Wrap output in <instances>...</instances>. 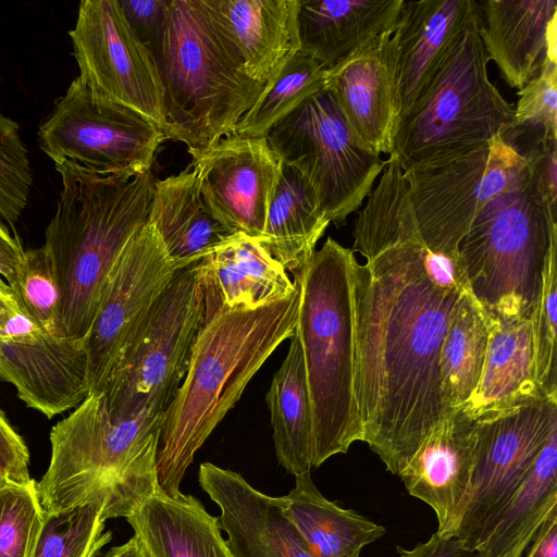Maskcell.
<instances>
[{"instance_id":"83f0119b","label":"cell","mask_w":557,"mask_h":557,"mask_svg":"<svg viewBox=\"0 0 557 557\" xmlns=\"http://www.w3.org/2000/svg\"><path fill=\"white\" fill-rule=\"evenodd\" d=\"M487 318L490 339L482 375L460 408L473 420L544 399L535 382L532 318Z\"/></svg>"},{"instance_id":"4dcf8cb0","label":"cell","mask_w":557,"mask_h":557,"mask_svg":"<svg viewBox=\"0 0 557 557\" xmlns=\"http://www.w3.org/2000/svg\"><path fill=\"white\" fill-rule=\"evenodd\" d=\"M330 223L308 181L283 164L261 244L286 271L296 275L315 251Z\"/></svg>"},{"instance_id":"f1b7e54d","label":"cell","mask_w":557,"mask_h":557,"mask_svg":"<svg viewBox=\"0 0 557 557\" xmlns=\"http://www.w3.org/2000/svg\"><path fill=\"white\" fill-rule=\"evenodd\" d=\"M557 513V419L517 492L481 537L478 557H522L544 522Z\"/></svg>"},{"instance_id":"b9f144b4","label":"cell","mask_w":557,"mask_h":557,"mask_svg":"<svg viewBox=\"0 0 557 557\" xmlns=\"http://www.w3.org/2000/svg\"><path fill=\"white\" fill-rule=\"evenodd\" d=\"M119 2L131 28L157 63L162 53L172 0H123Z\"/></svg>"},{"instance_id":"f907efd6","label":"cell","mask_w":557,"mask_h":557,"mask_svg":"<svg viewBox=\"0 0 557 557\" xmlns=\"http://www.w3.org/2000/svg\"><path fill=\"white\" fill-rule=\"evenodd\" d=\"M101 557H144L136 537L133 535L127 542L111 547Z\"/></svg>"},{"instance_id":"681fc988","label":"cell","mask_w":557,"mask_h":557,"mask_svg":"<svg viewBox=\"0 0 557 557\" xmlns=\"http://www.w3.org/2000/svg\"><path fill=\"white\" fill-rule=\"evenodd\" d=\"M18 309L13 290L0 276V330Z\"/></svg>"},{"instance_id":"9a60e30c","label":"cell","mask_w":557,"mask_h":557,"mask_svg":"<svg viewBox=\"0 0 557 557\" xmlns=\"http://www.w3.org/2000/svg\"><path fill=\"white\" fill-rule=\"evenodd\" d=\"M156 230L146 222L111 269L85 336L89 393H100L153 304L176 273Z\"/></svg>"},{"instance_id":"f5cc1de1","label":"cell","mask_w":557,"mask_h":557,"mask_svg":"<svg viewBox=\"0 0 557 557\" xmlns=\"http://www.w3.org/2000/svg\"><path fill=\"white\" fill-rule=\"evenodd\" d=\"M360 554L355 555L354 557H359Z\"/></svg>"},{"instance_id":"8d00e7d4","label":"cell","mask_w":557,"mask_h":557,"mask_svg":"<svg viewBox=\"0 0 557 557\" xmlns=\"http://www.w3.org/2000/svg\"><path fill=\"white\" fill-rule=\"evenodd\" d=\"M42 525L35 480L0 486V557H33Z\"/></svg>"},{"instance_id":"836d02e7","label":"cell","mask_w":557,"mask_h":557,"mask_svg":"<svg viewBox=\"0 0 557 557\" xmlns=\"http://www.w3.org/2000/svg\"><path fill=\"white\" fill-rule=\"evenodd\" d=\"M352 235V251L360 252L367 260L397 244H422L409 186L394 153H389L364 209L358 212Z\"/></svg>"},{"instance_id":"5bb4252c","label":"cell","mask_w":557,"mask_h":557,"mask_svg":"<svg viewBox=\"0 0 557 557\" xmlns=\"http://www.w3.org/2000/svg\"><path fill=\"white\" fill-rule=\"evenodd\" d=\"M77 76L97 97L168 125L158 67L127 23L119 0H83L70 32ZM166 137V136H165Z\"/></svg>"},{"instance_id":"4fadbf2b","label":"cell","mask_w":557,"mask_h":557,"mask_svg":"<svg viewBox=\"0 0 557 557\" xmlns=\"http://www.w3.org/2000/svg\"><path fill=\"white\" fill-rule=\"evenodd\" d=\"M556 419L557 401L536 399L474 420V468L453 533L467 549L475 552L490 524L525 480Z\"/></svg>"},{"instance_id":"7402d4cb","label":"cell","mask_w":557,"mask_h":557,"mask_svg":"<svg viewBox=\"0 0 557 557\" xmlns=\"http://www.w3.org/2000/svg\"><path fill=\"white\" fill-rule=\"evenodd\" d=\"M479 8L475 0H404L393 34L399 115L417 99Z\"/></svg>"},{"instance_id":"74e56055","label":"cell","mask_w":557,"mask_h":557,"mask_svg":"<svg viewBox=\"0 0 557 557\" xmlns=\"http://www.w3.org/2000/svg\"><path fill=\"white\" fill-rule=\"evenodd\" d=\"M11 289L20 308L40 329L64 336L60 287L53 263L44 245L25 251L22 269Z\"/></svg>"},{"instance_id":"52a82bcc","label":"cell","mask_w":557,"mask_h":557,"mask_svg":"<svg viewBox=\"0 0 557 557\" xmlns=\"http://www.w3.org/2000/svg\"><path fill=\"white\" fill-rule=\"evenodd\" d=\"M480 21L479 8L417 99L399 115L391 153L404 172L454 160L497 136L508 138L513 107L488 77Z\"/></svg>"},{"instance_id":"1f68e13d","label":"cell","mask_w":557,"mask_h":557,"mask_svg":"<svg viewBox=\"0 0 557 557\" xmlns=\"http://www.w3.org/2000/svg\"><path fill=\"white\" fill-rule=\"evenodd\" d=\"M285 359L265 396L278 463L294 475L312 468V410L299 338L294 332Z\"/></svg>"},{"instance_id":"cb8c5ba5","label":"cell","mask_w":557,"mask_h":557,"mask_svg":"<svg viewBox=\"0 0 557 557\" xmlns=\"http://www.w3.org/2000/svg\"><path fill=\"white\" fill-rule=\"evenodd\" d=\"M199 268L205 320L219 311L255 309L297 289L261 242L242 233L202 259Z\"/></svg>"},{"instance_id":"816d5d0a","label":"cell","mask_w":557,"mask_h":557,"mask_svg":"<svg viewBox=\"0 0 557 557\" xmlns=\"http://www.w3.org/2000/svg\"><path fill=\"white\" fill-rule=\"evenodd\" d=\"M8 480L4 479V476L0 473V486L4 484Z\"/></svg>"},{"instance_id":"7c38bea8","label":"cell","mask_w":557,"mask_h":557,"mask_svg":"<svg viewBox=\"0 0 557 557\" xmlns=\"http://www.w3.org/2000/svg\"><path fill=\"white\" fill-rule=\"evenodd\" d=\"M166 139L133 110L97 97L76 77L38 128L40 149L53 161L101 174L137 176L150 171Z\"/></svg>"},{"instance_id":"60d3db41","label":"cell","mask_w":557,"mask_h":557,"mask_svg":"<svg viewBox=\"0 0 557 557\" xmlns=\"http://www.w3.org/2000/svg\"><path fill=\"white\" fill-rule=\"evenodd\" d=\"M517 95L508 137L517 138L523 129L535 128L544 137L557 138V62H547Z\"/></svg>"},{"instance_id":"d590c367","label":"cell","mask_w":557,"mask_h":557,"mask_svg":"<svg viewBox=\"0 0 557 557\" xmlns=\"http://www.w3.org/2000/svg\"><path fill=\"white\" fill-rule=\"evenodd\" d=\"M104 504L92 503L49 515L33 557H96L111 542L112 532L104 531Z\"/></svg>"},{"instance_id":"ffe728a7","label":"cell","mask_w":557,"mask_h":557,"mask_svg":"<svg viewBox=\"0 0 557 557\" xmlns=\"http://www.w3.org/2000/svg\"><path fill=\"white\" fill-rule=\"evenodd\" d=\"M475 422L461 409L449 412L426 435L398 473L408 493L429 505L437 534L453 536L475 461Z\"/></svg>"},{"instance_id":"e0dca14e","label":"cell","mask_w":557,"mask_h":557,"mask_svg":"<svg viewBox=\"0 0 557 557\" xmlns=\"http://www.w3.org/2000/svg\"><path fill=\"white\" fill-rule=\"evenodd\" d=\"M188 153L210 210L233 232L261 240L283 168L265 136L234 133Z\"/></svg>"},{"instance_id":"d4e9b609","label":"cell","mask_w":557,"mask_h":557,"mask_svg":"<svg viewBox=\"0 0 557 557\" xmlns=\"http://www.w3.org/2000/svg\"><path fill=\"white\" fill-rule=\"evenodd\" d=\"M147 223L158 233L176 270L200 262L238 234L207 206L191 164L154 182Z\"/></svg>"},{"instance_id":"ab89813d","label":"cell","mask_w":557,"mask_h":557,"mask_svg":"<svg viewBox=\"0 0 557 557\" xmlns=\"http://www.w3.org/2000/svg\"><path fill=\"white\" fill-rule=\"evenodd\" d=\"M32 184L29 154L20 126L0 112V215L12 227L28 202Z\"/></svg>"},{"instance_id":"c3c4849f","label":"cell","mask_w":557,"mask_h":557,"mask_svg":"<svg viewBox=\"0 0 557 557\" xmlns=\"http://www.w3.org/2000/svg\"><path fill=\"white\" fill-rule=\"evenodd\" d=\"M525 557H557V513L544 522L527 549Z\"/></svg>"},{"instance_id":"5b68a950","label":"cell","mask_w":557,"mask_h":557,"mask_svg":"<svg viewBox=\"0 0 557 557\" xmlns=\"http://www.w3.org/2000/svg\"><path fill=\"white\" fill-rule=\"evenodd\" d=\"M354 258L352 249L329 237L294 275L299 288L295 332L312 410V467L363 438L355 395Z\"/></svg>"},{"instance_id":"f546056e","label":"cell","mask_w":557,"mask_h":557,"mask_svg":"<svg viewBox=\"0 0 557 557\" xmlns=\"http://www.w3.org/2000/svg\"><path fill=\"white\" fill-rule=\"evenodd\" d=\"M284 513L317 557H354L385 534V528L326 499L311 472L295 475Z\"/></svg>"},{"instance_id":"ba28073f","label":"cell","mask_w":557,"mask_h":557,"mask_svg":"<svg viewBox=\"0 0 557 557\" xmlns=\"http://www.w3.org/2000/svg\"><path fill=\"white\" fill-rule=\"evenodd\" d=\"M555 244L556 210L544 199L532 171L525 182L480 210L458 251L471 294L490 318H532Z\"/></svg>"},{"instance_id":"f6af8a7d","label":"cell","mask_w":557,"mask_h":557,"mask_svg":"<svg viewBox=\"0 0 557 557\" xmlns=\"http://www.w3.org/2000/svg\"><path fill=\"white\" fill-rule=\"evenodd\" d=\"M28 465L24 440L0 410V473L10 482L25 483L30 480Z\"/></svg>"},{"instance_id":"7a4b0ae2","label":"cell","mask_w":557,"mask_h":557,"mask_svg":"<svg viewBox=\"0 0 557 557\" xmlns=\"http://www.w3.org/2000/svg\"><path fill=\"white\" fill-rule=\"evenodd\" d=\"M298 307L297 286L284 299L255 309L219 311L205 320L187 373L162 414L157 471L164 493L181 492L197 450L267 359L294 334Z\"/></svg>"},{"instance_id":"f35d334b","label":"cell","mask_w":557,"mask_h":557,"mask_svg":"<svg viewBox=\"0 0 557 557\" xmlns=\"http://www.w3.org/2000/svg\"><path fill=\"white\" fill-rule=\"evenodd\" d=\"M557 244L546 258L541 293L532 314L535 382L542 398L557 401Z\"/></svg>"},{"instance_id":"7bdbcfd3","label":"cell","mask_w":557,"mask_h":557,"mask_svg":"<svg viewBox=\"0 0 557 557\" xmlns=\"http://www.w3.org/2000/svg\"><path fill=\"white\" fill-rule=\"evenodd\" d=\"M421 262L425 275L435 287L450 292H471L459 252L432 251L422 246Z\"/></svg>"},{"instance_id":"4316f807","label":"cell","mask_w":557,"mask_h":557,"mask_svg":"<svg viewBox=\"0 0 557 557\" xmlns=\"http://www.w3.org/2000/svg\"><path fill=\"white\" fill-rule=\"evenodd\" d=\"M125 519L144 557H233L219 517L193 495L159 488Z\"/></svg>"},{"instance_id":"6da1fadb","label":"cell","mask_w":557,"mask_h":557,"mask_svg":"<svg viewBox=\"0 0 557 557\" xmlns=\"http://www.w3.org/2000/svg\"><path fill=\"white\" fill-rule=\"evenodd\" d=\"M420 243L351 262L355 395L363 438L397 474L444 417L440 352L461 292L435 287ZM466 293V292H465Z\"/></svg>"},{"instance_id":"9c48e42d","label":"cell","mask_w":557,"mask_h":557,"mask_svg":"<svg viewBox=\"0 0 557 557\" xmlns=\"http://www.w3.org/2000/svg\"><path fill=\"white\" fill-rule=\"evenodd\" d=\"M203 323L198 262L176 271L100 392L112 420L144 411L163 414L187 373Z\"/></svg>"},{"instance_id":"e575fe53","label":"cell","mask_w":557,"mask_h":557,"mask_svg":"<svg viewBox=\"0 0 557 557\" xmlns=\"http://www.w3.org/2000/svg\"><path fill=\"white\" fill-rule=\"evenodd\" d=\"M326 69L312 54L298 50L238 121L235 133L262 137L308 97L324 88Z\"/></svg>"},{"instance_id":"ee69618b","label":"cell","mask_w":557,"mask_h":557,"mask_svg":"<svg viewBox=\"0 0 557 557\" xmlns=\"http://www.w3.org/2000/svg\"><path fill=\"white\" fill-rule=\"evenodd\" d=\"M521 154L527 159L544 199L556 210L557 138L537 135L532 148Z\"/></svg>"},{"instance_id":"603a6c76","label":"cell","mask_w":557,"mask_h":557,"mask_svg":"<svg viewBox=\"0 0 557 557\" xmlns=\"http://www.w3.org/2000/svg\"><path fill=\"white\" fill-rule=\"evenodd\" d=\"M246 73L270 85L300 50L299 0H203Z\"/></svg>"},{"instance_id":"3957f363","label":"cell","mask_w":557,"mask_h":557,"mask_svg":"<svg viewBox=\"0 0 557 557\" xmlns=\"http://www.w3.org/2000/svg\"><path fill=\"white\" fill-rule=\"evenodd\" d=\"M54 166L61 189L44 246L60 287L63 335L85 338L111 269L147 222L156 180L151 170L124 176Z\"/></svg>"},{"instance_id":"277c9868","label":"cell","mask_w":557,"mask_h":557,"mask_svg":"<svg viewBox=\"0 0 557 557\" xmlns=\"http://www.w3.org/2000/svg\"><path fill=\"white\" fill-rule=\"evenodd\" d=\"M162 414L111 419L102 393H90L50 431L51 455L37 482L45 513L103 503V518H126L159 488Z\"/></svg>"},{"instance_id":"484cf974","label":"cell","mask_w":557,"mask_h":557,"mask_svg":"<svg viewBox=\"0 0 557 557\" xmlns=\"http://www.w3.org/2000/svg\"><path fill=\"white\" fill-rule=\"evenodd\" d=\"M404 0H299L300 49L326 70L375 37L394 33Z\"/></svg>"},{"instance_id":"8992f818","label":"cell","mask_w":557,"mask_h":557,"mask_svg":"<svg viewBox=\"0 0 557 557\" xmlns=\"http://www.w3.org/2000/svg\"><path fill=\"white\" fill-rule=\"evenodd\" d=\"M157 67L164 92L166 139L205 150L235 133L267 84L245 71L203 0H172Z\"/></svg>"},{"instance_id":"d6a6232c","label":"cell","mask_w":557,"mask_h":557,"mask_svg":"<svg viewBox=\"0 0 557 557\" xmlns=\"http://www.w3.org/2000/svg\"><path fill=\"white\" fill-rule=\"evenodd\" d=\"M490 339L488 318L471 292L450 315L440 352L441 395L445 413L460 409L475 391Z\"/></svg>"},{"instance_id":"d6986e66","label":"cell","mask_w":557,"mask_h":557,"mask_svg":"<svg viewBox=\"0 0 557 557\" xmlns=\"http://www.w3.org/2000/svg\"><path fill=\"white\" fill-rule=\"evenodd\" d=\"M394 33L382 34L326 71L330 89L349 126L369 150L391 153L399 117Z\"/></svg>"},{"instance_id":"8fae6325","label":"cell","mask_w":557,"mask_h":557,"mask_svg":"<svg viewBox=\"0 0 557 557\" xmlns=\"http://www.w3.org/2000/svg\"><path fill=\"white\" fill-rule=\"evenodd\" d=\"M530 172L527 159L502 136L454 160L405 171L421 243L432 251L459 252L480 210Z\"/></svg>"},{"instance_id":"ac0fdd59","label":"cell","mask_w":557,"mask_h":557,"mask_svg":"<svg viewBox=\"0 0 557 557\" xmlns=\"http://www.w3.org/2000/svg\"><path fill=\"white\" fill-rule=\"evenodd\" d=\"M198 481L220 509L219 522L233 557H317L284 513V496L267 495L238 472L211 462Z\"/></svg>"},{"instance_id":"2e32d148","label":"cell","mask_w":557,"mask_h":557,"mask_svg":"<svg viewBox=\"0 0 557 557\" xmlns=\"http://www.w3.org/2000/svg\"><path fill=\"white\" fill-rule=\"evenodd\" d=\"M0 379L49 419L76 408L89 393L85 339L50 334L20 308L0 330Z\"/></svg>"},{"instance_id":"7dc6e473","label":"cell","mask_w":557,"mask_h":557,"mask_svg":"<svg viewBox=\"0 0 557 557\" xmlns=\"http://www.w3.org/2000/svg\"><path fill=\"white\" fill-rule=\"evenodd\" d=\"M24 258L25 251L18 237L11 236L0 222V276L9 283L10 287L16 283Z\"/></svg>"},{"instance_id":"44dd1931","label":"cell","mask_w":557,"mask_h":557,"mask_svg":"<svg viewBox=\"0 0 557 557\" xmlns=\"http://www.w3.org/2000/svg\"><path fill=\"white\" fill-rule=\"evenodd\" d=\"M480 12L487 60L510 88L521 89L547 62H557L556 0H486Z\"/></svg>"},{"instance_id":"30bf717a","label":"cell","mask_w":557,"mask_h":557,"mask_svg":"<svg viewBox=\"0 0 557 557\" xmlns=\"http://www.w3.org/2000/svg\"><path fill=\"white\" fill-rule=\"evenodd\" d=\"M265 138L281 162L308 181L337 227L360 208L386 164L360 143L325 87L274 124Z\"/></svg>"},{"instance_id":"bcb514c9","label":"cell","mask_w":557,"mask_h":557,"mask_svg":"<svg viewBox=\"0 0 557 557\" xmlns=\"http://www.w3.org/2000/svg\"><path fill=\"white\" fill-rule=\"evenodd\" d=\"M397 553L400 557H478L475 552L467 549L457 537L443 536L436 532L411 549L397 546Z\"/></svg>"}]
</instances>
